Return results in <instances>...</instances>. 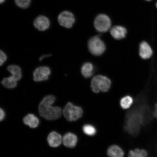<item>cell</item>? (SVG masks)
Masks as SVG:
<instances>
[{
    "mask_svg": "<svg viewBox=\"0 0 157 157\" xmlns=\"http://www.w3.org/2000/svg\"><path fill=\"white\" fill-rule=\"evenodd\" d=\"M88 46L90 52L94 56H101L106 50L105 43L98 36L90 39L88 41Z\"/></svg>",
    "mask_w": 157,
    "mask_h": 157,
    "instance_id": "5b68a950",
    "label": "cell"
},
{
    "mask_svg": "<svg viewBox=\"0 0 157 157\" xmlns=\"http://www.w3.org/2000/svg\"><path fill=\"white\" fill-rule=\"evenodd\" d=\"M111 21L109 17L105 14H100L96 17L94 21V26L99 32H107L110 28Z\"/></svg>",
    "mask_w": 157,
    "mask_h": 157,
    "instance_id": "8992f818",
    "label": "cell"
},
{
    "mask_svg": "<svg viewBox=\"0 0 157 157\" xmlns=\"http://www.w3.org/2000/svg\"><path fill=\"white\" fill-rule=\"evenodd\" d=\"M133 98L130 95H127L123 97L120 101V105L122 109H129L133 103Z\"/></svg>",
    "mask_w": 157,
    "mask_h": 157,
    "instance_id": "ac0fdd59",
    "label": "cell"
},
{
    "mask_svg": "<svg viewBox=\"0 0 157 157\" xmlns=\"http://www.w3.org/2000/svg\"><path fill=\"white\" fill-rule=\"evenodd\" d=\"M62 139L61 135L55 131H52L49 133L47 140L49 146L55 148L60 146Z\"/></svg>",
    "mask_w": 157,
    "mask_h": 157,
    "instance_id": "7c38bea8",
    "label": "cell"
},
{
    "mask_svg": "<svg viewBox=\"0 0 157 157\" xmlns=\"http://www.w3.org/2000/svg\"><path fill=\"white\" fill-rule=\"evenodd\" d=\"M127 33L126 29L124 27L119 25L113 27L110 30L112 36L117 40H120L124 38Z\"/></svg>",
    "mask_w": 157,
    "mask_h": 157,
    "instance_id": "4fadbf2b",
    "label": "cell"
},
{
    "mask_svg": "<svg viewBox=\"0 0 157 157\" xmlns=\"http://www.w3.org/2000/svg\"><path fill=\"white\" fill-rule=\"evenodd\" d=\"M7 59L6 55L3 51L1 50L0 52V65L2 66L5 63Z\"/></svg>",
    "mask_w": 157,
    "mask_h": 157,
    "instance_id": "603a6c76",
    "label": "cell"
},
{
    "mask_svg": "<svg viewBox=\"0 0 157 157\" xmlns=\"http://www.w3.org/2000/svg\"><path fill=\"white\" fill-rule=\"evenodd\" d=\"M153 51L150 45L146 41H143L139 45V54L140 58L146 60L151 57Z\"/></svg>",
    "mask_w": 157,
    "mask_h": 157,
    "instance_id": "9c48e42d",
    "label": "cell"
},
{
    "mask_svg": "<svg viewBox=\"0 0 157 157\" xmlns=\"http://www.w3.org/2000/svg\"><path fill=\"white\" fill-rule=\"evenodd\" d=\"M54 96L49 95L44 98L39 106V112L41 117L48 120L57 119L61 116L62 109L58 107L52 106L56 101Z\"/></svg>",
    "mask_w": 157,
    "mask_h": 157,
    "instance_id": "7a4b0ae2",
    "label": "cell"
},
{
    "mask_svg": "<svg viewBox=\"0 0 157 157\" xmlns=\"http://www.w3.org/2000/svg\"><path fill=\"white\" fill-rule=\"evenodd\" d=\"M107 154L109 157H124V152L120 147L117 145H113L108 148Z\"/></svg>",
    "mask_w": 157,
    "mask_h": 157,
    "instance_id": "9a60e30c",
    "label": "cell"
},
{
    "mask_svg": "<svg viewBox=\"0 0 157 157\" xmlns=\"http://www.w3.org/2000/svg\"><path fill=\"white\" fill-rule=\"evenodd\" d=\"M75 18L72 13L67 11L62 12L59 15L58 21L61 26L66 28H71L75 22Z\"/></svg>",
    "mask_w": 157,
    "mask_h": 157,
    "instance_id": "52a82bcc",
    "label": "cell"
},
{
    "mask_svg": "<svg viewBox=\"0 0 157 157\" xmlns=\"http://www.w3.org/2000/svg\"><path fill=\"white\" fill-rule=\"evenodd\" d=\"M111 86V80L105 76H96L91 80V88L92 91L95 93H98L100 92H107L109 91Z\"/></svg>",
    "mask_w": 157,
    "mask_h": 157,
    "instance_id": "3957f363",
    "label": "cell"
},
{
    "mask_svg": "<svg viewBox=\"0 0 157 157\" xmlns=\"http://www.w3.org/2000/svg\"><path fill=\"white\" fill-rule=\"evenodd\" d=\"M153 115H154V117L157 119V103L155 105Z\"/></svg>",
    "mask_w": 157,
    "mask_h": 157,
    "instance_id": "484cf974",
    "label": "cell"
},
{
    "mask_svg": "<svg viewBox=\"0 0 157 157\" xmlns=\"http://www.w3.org/2000/svg\"><path fill=\"white\" fill-rule=\"evenodd\" d=\"M5 1V0H0V2H1V3H2L4 2Z\"/></svg>",
    "mask_w": 157,
    "mask_h": 157,
    "instance_id": "4316f807",
    "label": "cell"
},
{
    "mask_svg": "<svg viewBox=\"0 0 157 157\" xmlns=\"http://www.w3.org/2000/svg\"><path fill=\"white\" fill-rule=\"evenodd\" d=\"M81 71L82 75L84 78H90L93 75L95 72V66L91 62H86L82 65Z\"/></svg>",
    "mask_w": 157,
    "mask_h": 157,
    "instance_id": "5bb4252c",
    "label": "cell"
},
{
    "mask_svg": "<svg viewBox=\"0 0 157 157\" xmlns=\"http://www.w3.org/2000/svg\"><path fill=\"white\" fill-rule=\"evenodd\" d=\"M23 121L25 124L33 128L38 127L39 124L38 118L31 113L25 116L23 119Z\"/></svg>",
    "mask_w": 157,
    "mask_h": 157,
    "instance_id": "2e32d148",
    "label": "cell"
},
{
    "mask_svg": "<svg viewBox=\"0 0 157 157\" xmlns=\"http://www.w3.org/2000/svg\"><path fill=\"white\" fill-rule=\"evenodd\" d=\"M51 73L50 68L48 67H39L33 72V79L36 82L45 81L48 79Z\"/></svg>",
    "mask_w": 157,
    "mask_h": 157,
    "instance_id": "ba28073f",
    "label": "cell"
},
{
    "mask_svg": "<svg viewBox=\"0 0 157 157\" xmlns=\"http://www.w3.org/2000/svg\"><path fill=\"white\" fill-rule=\"evenodd\" d=\"M63 113L68 121H73L80 118L83 115V111L81 107L68 102L64 108Z\"/></svg>",
    "mask_w": 157,
    "mask_h": 157,
    "instance_id": "277c9868",
    "label": "cell"
},
{
    "mask_svg": "<svg viewBox=\"0 0 157 157\" xmlns=\"http://www.w3.org/2000/svg\"><path fill=\"white\" fill-rule=\"evenodd\" d=\"M156 7L157 8V3H156Z\"/></svg>",
    "mask_w": 157,
    "mask_h": 157,
    "instance_id": "f1b7e54d",
    "label": "cell"
},
{
    "mask_svg": "<svg viewBox=\"0 0 157 157\" xmlns=\"http://www.w3.org/2000/svg\"><path fill=\"white\" fill-rule=\"evenodd\" d=\"M7 70L10 72L11 76L17 81L20 80L22 77V73L20 68L18 66L11 65L8 67Z\"/></svg>",
    "mask_w": 157,
    "mask_h": 157,
    "instance_id": "e0dca14e",
    "label": "cell"
},
{
    "mask_svg": "<svg viewBox=\"0 0 157 157\" xmlns=\"http://www.w3.org/2000/svg\"><path fill=\"white\" fill-rule=\"evenodd\" d=\"M78 139L75 134L71 132H67L64 135L62 142L64 146L69 148H74L77 144Z\"/></svg>",
    "mask_w": 157,
    "mask_h": 157,
    "instance_id": "8fae6325",
    "label": "cell"
},
{
    "mask_svg": "<svg viewBox=\"0 0 157 157\" xmlns=\"http://www.w3.org/2000/svg\"><path fill=\"white\" fill-rule=\"evenodd\" d=\"M146 1H152V0H146Z\"/></svg>",
    "mask_w": 157,
    "mask_h": 157,
    "instance_id": "83f0119b",
    "label": "cell"
},
{
    "mask_svg": "<svg viewBox=\"0 0 157 157\" xmlns=\"http://www.w3.org/2000/svg\"><path fill=\"white\" fill-rule=\"evenodd\" d=\"M6 116V114L4 110L2 108L0 109V120L2 121L5 119Z\"/></svg>",
    "mask_w": 157,
    "mask_h": 157,
    "instance_id": "cb8c5ba5",
    "label": "cell"
},
{
    "mask_svg": "<svg viewBox=\"0 0 157 157\" xmlns=\"http://www.w3.org/2000/svg\"><path fill=\"white\" fill-rule=\"evenodd\" d=\"M51 56H52V55L48 54L43 55V56H41L40 58H39V60L40 61H41L44 59L45 58H48Z\"/></svg>",
    "mask_w": 157,
    "mask_h": 157,
    "instance_id": "d4e9b609",
    "label": "cell"
},
{
    "mask_svg": "<svg viewBox=\"0 0 157 157\" xmlns=\"http://www.w3.org/2000/svg\"><path fill=\"white\" fill-rule=\"evenodd\" d=\"M34 25L35 28L40 31H44L49 28L50 21L48 17L43 15L39 16L35 20Z\"/></svg>",
    "mask_w": 157,
    "mask_h": 157,
    "instance_id": "30bf717a",
    "label": "cell"
},
{
    "mask_svg": "<svg viewBox=\"0 0 157 157\" xmlns=\"http://www.w3.org/2000/svg\"><path fill=\"white\" fill-rule=\"evenodd\" d=\"M31 0H15L16 5L19 7L26 9L29 7Z\"/></svg>",
    "mask_w": 157,
    "mask_h": 157,
    "instance_id": "7402d4cb",
    "label": "cell"
},
{
    "mask_svg": "<svg viewBox=\"0 0 157 157\" xmlns=\"http://www.w3.org/2000/svg\"><path fill=\"white\" fill-rule=\"evenodd\" d=\"M142 98L136 100V105L127 114L125 118V129L129 134L136 135L143 124L148 107L143 102Z\"/></svg>",
    "mask_w": 157,
    "mask_h": 157,
    "instance_id": "6da1fadb",
    "label": "cell"
},
{
    "mask_svg": "<svg viewBox=\"0 0 157 157\" xmlns=\"http://www.w3.org/2000/svg\"><path fill=\"white\" fill-rule=\"evenodd\" d=\"M82 130L84 134L90 136H93L97 133L96 128L91 124L84 125L82 128Z\"/></svg>",
    "mask_w": 157,
    "mask_h": 157,
    "instance_id": "44dd1931",
    "label": "cell"
},
{
    "mask_svg": "<svg viewBox=\"0 0 157 157\" xmlns=\"http://www.w3.org/2000/svg\"><path fill=\"white\" fill-rule=\"evenodd\" d=\"M1 83L6 88H13L17 87V81L11 76L4 78L1 82Z\"/></svg>",
    "mask_w": 157,
    "mask_h": 157,
    "instance_id": "ffe728a7",
    "label": "cell"
},
{
    "mask_svg": "<svg viewBox=\"0 0 157 157\" xmlns=\"http://www.w3.org/2000/svg\"><path fill=\"white\" fill-rule=\"evenodd\" d=\"M148 153L146 150L136 148L129 151L127 157H148Z\"/></svg>",
    "mask_w": 157,
    "mask_h": 157,
    "instance_id": "d6986e66",
    "label": "cell"
}]
</instances>
